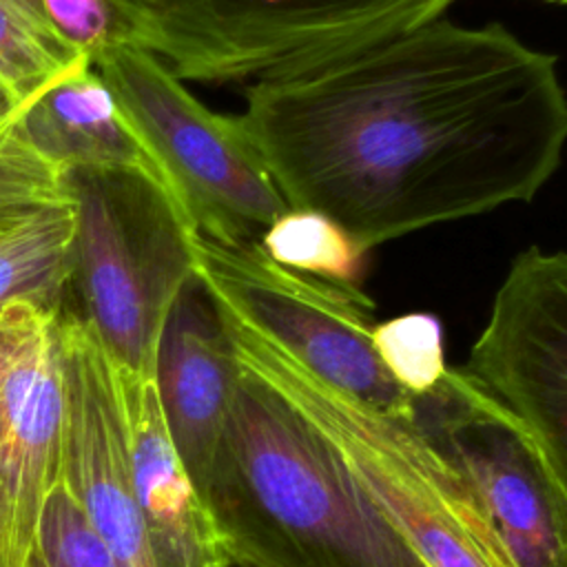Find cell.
<instances>
[{
    "instance_id": "obj_21",
    "label": "cell",
    "mask_w": 567,
    "mask_h": 567,
    "mask_svg": "<svg viewBox=\"0 0 567 567\" xmlns=\"http://www.w3.org/2000/svg\"><path fill=\"white\" fill-rule=\"evenodd\" d=\"M27 567H47V563H44V558L40 556V551H38V549H33V554H31V558H29Z\"/></svg>"
},
{
    "instance_id": "obj_12",
    "label": "cell",
    "mask_w": 567,
    "mask_h": 567,
    "mask_svg": "<svg viewBox=\"0 0 567 567\" xmlns=\"http://www.w3.org/2000/svg\"><path fill=\"white\" fill-rule=\"evenodd\" d=\"M109 368L133 496L159 567H228L215 518L171 439L155 379L131 372L111 354Z\"/></svg>"
},
{
    "instance_id": "obj_9",
    "label": "cell",
    "mask_w": 567,
    "mask_h": 567,
    "mask_svg": "<svg viewBox=\"0 0 567 567\" xmlns=\"http://www.w3.org/2000/svg\"><path fill=\"white\" fill-rule=\"evenodd\" d=\"M62 306H0V567H27L62 481Z\"/></svg>"
},
{
    "instance_id": "obj_5",
    "label": "cell",
    "mask_w": 567,
    "mask_h": 567,
    "mask_svg": "<svg viewBox=\"0 0 567 567\" xmlns=\"http://www.w3.org/2000/svg\"><path fill=\"white\" fill-rule=\"evenodd\" d=\"M78 199L66 308L89 321L113 361L155 379L157 346L193 275L197 233L155 184L113 171L71 168Z\"/></svg>"
},
{
    "instance_id": "obj_20",
    "label": "cell",
    "mask_w": 567,
    "mask_h": 567,
    "mask_svg": "<svg viewBox=\"0 0 567 567\" xmlns=\"http://www.w3.org/2000/svg\"><path fill=\"white\" fill-rule=\"evenodd\" d=\"M55 29L89 60L97 53L128 44L126 24L111 0H42Z\"/></svg>"
},
{
    "instance_id": "obj_8",
    "label": "cell",
    "mask_w": 567,
    "mask_h": 567,
    "mask_svg": "<svg viewBox=\"0 0 567 567\" xmlns=\"http://www.w3.org/2000/svg\"><path fill=\"white\" fill-rule=\"evenodd\" d=\"M461 370L514 419L567 520V252L512 261Z\"/></svg>"
},
{
    "instance_id": "obj_11",
    "label": "cell",
    "mask_w": 567,
    "mask_h": 567,
    "mask_svg": "<svg viewBox=\"0 0 567 567\" xmlns=\"http://www.w3.org/2000/svg\"><path fill=\"white\" fill-rule=\"evenodd\" d=\"M64 350L62 481L115 567H159L133 496L117 423L109 352L93 326L60 308Z\"/></svg>"
},
{
    "instance_id": "obj_19",
    "label": "cell",
    "mask_w": 567,
    "mask_h": 567,
    "mask_svg": "<svg viewBox=\"0 0 567 567\" xmlns=\"http://www.w3.org/2000/svg\"><path fill=\"white\" fill-rule=\"evenodd\" d=\"M35 549L47 567H115L64 481L47 498Z\"/></svg>"
},
{
    "instance_id": "obj_22",
    "label": "cell",
    "mask_w": 567,
    "mask_h": 567,
    "mask_svg": "<svg viewBox=\"0 0 567 567\" xmlns=\"http://www.w3.org/2000/svg\"><path fill=\"white\" fill-rule=\"evenodd\" d=\"M543 2H551V4H567V0H543Z\"/></svg>"
},
{
    "instance_id": "obj_17",
    "label": "cell",
    "mask_w": 567,
    "mask_h": 567,
    "mask_svg": "<svg viewBox=\"0 0 567 567\" xmlns=\"http://www.w3.org/2000/svg\"><path fill=\"white\" fill-rule=\"evenodd\" d=\"M259 246L284 268L352 286H359L368 255L334 219L306 208H288L266 228Z\"/></svg>"
},
{
    "instance_id": "obj_3",
    "label": "cell",
    "mask_w": 567,
    "mask_h": 567,
    "mask_svg": "<svg viewBox=\"0 0 567 567\" xmlns=\"http://www.w3.org/2000/svg\"><path fill=\"white\" fill-rule=\"evenodd\" d=\"M237 363L326 443L416 567H518L458 467L410 419L332 388L219 312Z\"/></svg>"
},
{
    "instance_id": "obj_14",
    "label": "cell",
    "mask_w": 567,
    "mask_h": 567,
    "mask_svg": "<svg viewBox=\"0 0 567 567\" xmlns=\"http://www.w3.org/2000/svg\"><path fill=\"white\" fill-rule=\"evenodd\" d=\"M78 199L16 120L0 128V306H62L71 279Z\"/></svg>"
},
{
    "instance_id": "obj_13",
    "label": "cell",
    "mask_w": 567,
    "mask_h": 567,
    "mask_svg": "<svg viewBox=\"0 0 567 567\" xmlns=\"http://www.w3.org/2000/svg\"><path fill=\"white\" fill-rule=\"evenodd\" d=\"M239 379L226 326L193 270L159 337L155 385L171 439L202 498Z\"/></svg>"
},
{
    "instance_id": "obj_10",
    "label": "cell",
    "mask_w": 567,
    "mask_h": 567,
    "mask_svg": "<svg viewBox=\"0 0 567 567\" xmlns=\"http://www.w3.org/2000/svg\"><path fill=\"white\" fill-rule=\"evenodd\" d=\"M416 423L458 467L518 567H567V520L514 419L461 368L414 399Z\"/></svg>"
},
{
    "instance_id": "obj_4",
    "label": "cell",
    "mask_w": 567,
    "mask_h": 567,
    "mask_svg": "<svg viewBox=\"0 0 567 567\" xmlns=\"http://www.w3.org/2000/svg\"><path fill=\"white\" fill-rule=\"evenodd\" d=\"M128 44L179 80L297 73L443 18L458 0H111Z\"/></svg>"
},
{
    "instance_id": "obj_6",
    "label": "cell",
    "mask_w": 567,
    "mask_h": 567,
    "mask_svg": "<svg viewBox=\"0 0 567 567\" xmlns=\"http://www.w3.org/2000/svg\"><path fill=\"white\" fill-rule=\"evenodd\" d=\"M164 171L188 224L224 246L259 244L290 206L239 115L202 104L153 53L117 44L91 60Z\"/></svg>"
},
{
    "instance_id": "obj_2",
    "label": "cell",
    "mask_w": 567,
    "mask_h": 567,
    "mask_svg": "<svg viewBox=\"0 0 567 567\" xmlns=\"http://www.w3.org/2000/svg\"><path fill=\"white\" fill-rule=\"evenodd\" d=\"M204 501L239 567H416L326 443L246 370Z\"/></svg>"
},
{
    "instance_id": "obj_15",
    "label": "cell",
    "mask_w": 567,
    "mask_h": 567,
    "mask_svg": "<svg viewBox=\"0 0 567 567\" xmlns=\"http://www.w3.org/2000/svg\"><path fill=\"white\" fill-rule=\"evenodd\" d=\"M16 122L24 137L64 171L128 173L155 184L177 206L148 144L91 62L49 86Z\"/></svg>"
},
{
    "instance_id": "obj_1",
    "label": "cell",
    "mask_w": 567,
    "mask_h": 567,
    "mask_svg": "<svg viewBox=\"0 0 567 567\" xmlns=\"http://www.w3.org/2000/svg\"><path fill=\"white\" fill-rule=\"evenodd\" d=\"M239 115L290 208L365 250L532 202L563 162L556 55L447 18L246 86Z\"/></svg>"
},
{
    "instance_id": "obj_16",
    "label": "cell",
    "mask_w": 567,
    "mask_h": 567,
    "mask_svg": "<svg viewBox=\"0 0 567 567\" xmlns=\"http://www.w3.org/2000/svg\"><path fill=\"white\" fill-rule=\"evenodd\" d=\"M86 62L55 29L42 0H0V128Z\"/></svg>"
},
{
    "instance_id": "obj_23",
    "label": "cell",
    "mask_w": 567,
    "mask_h": 567,
    "mask_svg": "<svg viewBox=\"0 0 567 567\" xmlns=\"http://www.w3.org/2000/svg\"><path fill=\"white\" fill-rule=\"evenodd\" d=\"M228 567H239V565H235V563H230V565H228Z\"/></svg>"
},
{
    "instance_id": "obj_7",
    "label": "cell",
    "mask_w": 567,
    "mask_h": 567,
    "mask_svg": "<svg viewBox=\"0 0 567 567\" xmlns=\"http://www.w3.org/2000/svg\"><path fill=\"white\" fill-rule=\"evenodd\" d=\"M190 248L193 270L224 317L332 388L416 421L414 399L374 352V301L359 286L284 268L259 244L224 246L195 233Z\"/></svg>"
},
{
    "instance_id": "obj_18",
    "label": "cell",
    "mask_w": 567,
    "mask_h": 567,
    "mask_svg": "<svg viewBox=\"0 0 567 567\" xmlns=\"http://www.w3.org/2000/svg\"><path fill=\"white\" fill-rule=\"evenodd\" d=\"M372 346L383 368L412 399L430 394L447 372L443 326L432 312H408L374 323Z\"/></svg>"
}]
</instances>
